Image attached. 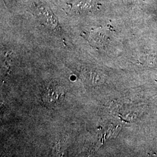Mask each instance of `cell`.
<instances>
[{
	"label": "cell",
	"mask_w": 157,
	"mask_h": 157,
	"mask_svg": "<svg viewBox=\"0 0 157 157\" xmlns=\"http://www.w3.org/2000/svg\"><path fill=\"white\" fill-rule=\"evenodd\" d=\"M95 0H77L69 4V10L76 13H85L91 12L96 8Z\"/></svg>",
	"instance_id": "7a4b0ae2"
},
{
	"label": "cell",
	"mask_w": 157,
	"mask_h": 157,
	"mask_svg": "<svg viewBox=\"0 0 157 157\" xmlns=\"http://www.w3.org/2000/svg\"><path fill=\"white\" fill-rule=\"evenodd\" d=\"M63 95V90L61 86L55 83H50L44 89L43 100L46 104L54 105L62 100Z\"/></svg>",
	"instance_id": "6da1fadb"
}]
</instances>
